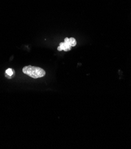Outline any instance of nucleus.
Masks as SVG:
<instances>
[{
  "label": "nucleus",
  "instance_id": "1",
  "mask_svg": "<svg viewBox=\"0 0 131 149\" xmlns=\"http://www.w3.org/2000/svg\"><path fill=\"white\" fill-rule=\"evenodd\" d=\"M23 73L27 74L33 79H37L44 77L45 76L46 72L43 69L31 65L25 66L23 68Z\"/></svg>",
  "mask_w": 131,
  "mask_h": 149
},
{
  "label": "nucleus",
  "instance_id": "2",
  "mask_svg": "<svg viewBox=\"0 0 131 149\" xmlns=\"http://www.w3.org/2000/svg\"><path fill=\"white\" fill-rule=\"evenodd\" d=\"M71 43L70 42V39L68 38H66L64 39V42L63 43H60V47L57 48V50L61 51L62 50L64 51H69L71 49Z\"/></svg>",
  "mask_w": 131,
  "mask_h": 149
},
{
  "label": "nucleus",
  "instance_id": "3",
  "mask_svg": "<svg viewBox=\"0 0 131 149\" xmlns=\"http://www.w3.org/2000/svg\"><path fill=\"white\" fill-rule=\"evenodd\" d=\"M14 73V71L11 68H8L5 71V74L6 76H7V77L8 78H11L10 77L12 76L13 75V74Z\"/></svg>",
  "mask_w": 131,
  "mask_h": 149
},
{
  "label": "nucleus",
  "instance_id": "4",
  "mask_svg": "<svg viewBox=\"0 0 131 149\" xmlns=\"http://www.w3.org/2000/svg\"><path fill=\"white\" fill-rule=\"evenodd\" d=\"M69 39H70V42L71 47H75V46L76 45L77 42H76V40L75 38H69Z\"/></svg>",
  "mask_w": 131,
  "mask_h": 149
}]
</instances>
